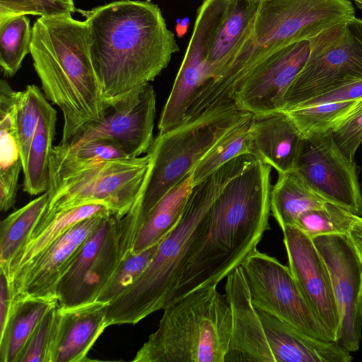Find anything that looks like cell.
Here are the masks:
<instances>
[{
	"mask_svg": "<svg viewBox=\"0 0 362 362\" xmlns=\"http://www.w3.org/2000/svg\"><path fill=\"white\" fill-rule=\"evenodd\" d=\"M78 11L86 17L90 59L109 105L153 81L180 50L151 0H119Z\"/></svg>",
	"mask_w": 362,
	"mask_h": 362,
	"instance_id": "6da1fadb",
	"label": "cell"
},
{
	"mask_svg": "<svg viewBox=\"0 0 362 362\" xmlns=\"http://www.w3.org/2000/svg\"><path fill=\"white\" fill-rule=\"evenodd\" d=\"M271 169L257 159L225 186L206 214L171 302L217 286L257 248L269 229Z\"/></svg>",
	"mask_w": 362,
	"mask_h": 362,
	"instance_id": "7a4b0ae2",
	"label": "cell"
},
{
	"mask_svg": "<svg viewBox=\"0 0 362 362\" xmlns=\"http://www.w3.org/2000/svg\"><path fill=\"white\" fill-rule=\"evenodd\" d=\"M30 53L42 91L62 112L59 144L66 146L110 109L90 59L86 21L70 13L40 16L32 28Z\"/></svg>",
	"mask_w": 362,
	"mask_h": 362,
	"instance_id": "3957f363",
	"label": "cell"
},
{
	"mask_svg": "<svg viewBox=\"0 0 362 362\" xmlns=\"http://www.w3.org/2000/svg\"><path fill=\"white\" fill-rule=\"evenodd\" d=\"M256 160L250 153L237 156L194 186L180 221L160 241L150 264L106 305L108 326L135 325L171 303L211 206L228 182Z\"/></svg>",
	"mask_w": 362,
	"mask_h": 362,
	"instance_id": "277c9868",
	"label": "cell"
},
{
	"mask_svg": "<svg viewBox=\"0 0 362 362\" xmlns=\"http://www.w3.org/2000/svg\"><path fill=\"white\" fill-rule=\"evenodd\" d=\"M354 17L350 0H259L252 21L220 74L202 86L199 101L207 107L233 101L243 79L264 59Z\"/></svg>",
	"mask_w": 362,
	"mask_h": 362,
	"instance_id": "5b68a950",
	"label": "cell"
},
{
	"mask_svg": "<svg viewBox=\"0 0 362 362\" xmlns=\"http://www.w3.org/2000/svg\"><path fill=\"white\" fill-rule=\"evenodd\" d=\"M250 114L230 101L158 133L148 151L151 163L140 195L121 218L123 255L131 253L139 232L158 202L194 170L225 134Z\"/></svg>",
	"mask_w": 362,
	"mask_h": 362,
	"instance_id": "8992f818",
	"label": "cell"
},
{
	"mask_svg": "<svg viewBox=\"0 0 362 362\" xmlns=\"http://www.w3.org/2000/svg\"><path fill=\"white\" fill-rule=\"evenodd\" d=\"M216 286L195 289L167 305L132 361L224 362L232 315Z\"/></svg>",
	"mask_w": 362,
	"mask_h": 362,
	"instance_id": "52a82bcc",
	"label": "cell"
},
{
	"mask_svg": "<svg viewBox=\"0 0 362 362\" xmlns=\"http://www.w3.org/2000/svg\"><path fill=\"white\" fill-rule=\"evenodd\" d=\"M151 163L149 152L136 158L83 161L69 155L60 144L54 146L49 202L31 236L56 214L87 204H103L123 218L139 197Z\"/></svg>",
	"mask_w": 362,
	"mask_h": 362,
	"instance_id": "ba28073f",
	"label": "cell"
},
{
	"mask_svg": "<svg viewBox=\"0 0 362 362\" xmlns=\"http://www.w3.org/2000/svg\"><path fill=\"white\" fill-rule=\"evenodd\" d=\"M309 41V57L286 94L284 110L362 79L361 19L355 16Z\"/></svg>",
	"mask_w": 362,
	"mask_h": 362,
	"instance_id": "9c48e42d",
	"label": "cell"
},
{
	"mask_svg": "<svg viewBox=\"0 0 362 362\" xmlns=\"http://www.w3.org/2000/svg\"><path fill=\"white\" fill-rule=\"evenodd\" d=\"M240 266L255 308L310 336L335 341L307 303L288 267L257 248Z\"/></svg>",
	"mask_w": 362,
	"mask_h": 362,
	"instance_id": "30bf717a",
	"label": "cell"
},
{
	"mask_svg": "<svg viewBox=\"0 0 362 362\" xmlns=\"http://www.w3.org/2000/svg\"><path fill=\"white\" fill-rule=\"evenodd\" d=\"M295 170L325 200L362 216L356 165L337 146L331 131L305 137Z\"/></svg>",
	"mask_w": 362,
	"mask_h": 362,
	"instance_id": "8fae6325",
	"label": "cell"
},
{
	"mask_svg": "<svg viewBox=\"0 0 362 362\" xmlns=\"http://www.w3.org/2000/svg\"><path fill=\"white\" fill-rule=\"evenodd\" d=\"M312 239L330 274L340 317L336 341L350 353L356 351L362 332V264L347 235Z\"/></svg>",
	"mask_w": 362,
	"mask_h": 362,
	"instance_id": "7c38bea8",
	"label": "cell"
},
{
	"mask_svg": "<svg viewBox=\"0 0 362 362\" xmlns=\"http://www.w3.org/2000/svg\"><path fill=\"white\" fill-rule=\"evenodd\" d=\"M156 103L151 84L133 89L112 100L102 121L88 125L66 146L102 139L114 142L129 158L147 153L154 140Z\"/></svg>",
	"mask_w": 362,
	"mask_h": 362,
	"instance_id": "4fadbf2b",
	"label": "cell"
},
{
	"mask_svg": "<svg viewBox=\"0 0 362 362\" xmlns=\"http://www.w3.org/2000/svg\"><path fill=\"white\" fill-rule=\"evenodd\" d=\"M310 52V41L302 40L277 50L258 63L234 94L237 107L253 116L284 110L286 94L305 64Z\"/></svg>",
	"mask_w": 362,
	"mask_h": 362,
	"instance_id": "5bb4252c",
	"label": "cell"
},
{
	"mask_svg": "<svg viewBox=\"0 0 362 362\" xmlns=\"http://www.w3.org/2000/svg\"><path fill=\"white\" fill-rule=\"evenodd\" d=\"M259 0H203L192 36L204 57L206 81L216 78L252 21Z\"/></svg>",
	"mask_w": 362,
	"mask_h": 362,
	"instance_id": "9a60e30c",
	"label": "cell"
},
{
	"mask_svg": "<svg viewBox=\"0 0 362 362\" xmlns=\"http://www.w3.org/2000/svg\"><path fill=\"white\" fill-rule=\"evenodd\" d=\"M107 215L95 216L77 223L18 270L8 280L12 300L56 298L59 281L73 264L85 242Z\"/></svg>",
	"mask_w": 362,
	"mask_h": 362,
	"instance_id": "2e32d148",
	"label": "cell"
},
{
	"mask_svg": "<svg viewBox=\"0 0 362 362\" xmlns=\"http://www.w3.org/2000/svg\"><path fill=\"white\" fill-rule=\"evenodd\" d=\"M288 267L307 303L336 341L340 317L327 267L313 239L294 226L282 228Z\"/></svg>",
	"mask_w": 362,
	"mask_h": 362,
	"instance_id": "e0dca14e",
	"label": "cell"
},
{
	"mask_svg": "<svg viewBox=\"0 0 362 362\" xmlns=\"http://www.w3.org/2000/svg\"><path fill=\"white\" fill-rule=\"evenodd\" d=\"M225 291L232 331L224 362H275L240 266L227 276Z\"/></svg>",
	"mask_w": 362,
	"mask_h": 362,
	"instance_id": "ac0fdd59",
	"label": "cell"
},
{
	"mask_svg": "<svg viewBox=\"0 0 362 362\" xmlns=\"http://www.w3.org/2000/svg\"><path fill=\"white\" fill-rule=\"evenodd\" d=\"M95 300L69 308H59L52 362H80L108 327L106 305Z\"/></svg>",
	"mask_w": 362,
	"mask_h": 362,
	"instance_id": "d6986e66",
	"label": "cell"
},
{
	"mask_svg": "<svg viewBox=\"0 0 362 362\" xmlns=\"http://www.w3.org/2000/svg\"><path fill=\"white\" fill-rule=\"evenodd\" d=\"M304 140L284 110L253 116L251 153L279 174L295 170Z\"/></svg>",
	"mask_w": 362,
	"mask_h": 362,
	"instance_id": "ffe728a7",
	"label": "cell"
},
{
	"mask_svg": "<svg viewBox=\"0 0 362 362\" xmlns=\"http://www.w3.org/2000/svg\"><path fill=\"white\" fill-rule=\"evenodd\" d=\"M257 310L275 362H350L351 353L337 341L310 336L288 323Z\"/></svg>",
	"mask_w": 362,
	"mask_h": 362,
	"instance_id": "44dd1931",
	"label": "cell"
},
{
	"mask_svg": "<svg viewBox=\"0 0 362 362\" xmlns=\"http://www.w3.org/2000/svg\"><path fill=\"white\" fill-rule=\"evenodd\" d=\"M18 92L6 80L0 81V209L16 203L23 163L16 127Z\"/></svg>",
	"mask_w": 362,
	"mask_h": 362,
	"instance_id": "7402d4cb",
	"label": "cell"
},
{
	"mask_svg": "<svg viewBox=\"0 0 362 362\" xmlns=\"http://www.w3.org/2000/svg\"><path fill=\"white\" fill-rule=\"evenodd\" d=\"M206 81V66L197 41L190 37L170 95L160 114V133L170 131L186 120L187 112Z\"/></svg>",
	"mask_w": 362,
	"mask_h": 362,
	"instance_id": "603a6c76",
	"label": "cell"
},
{
	"mask_svg": "<svg viewBox=\"0 0 362 362\" xmlns=\"http://www.w3.org/2000/svg\"><path fill=\"white\" fill-rule=\"evenodd\" d=\"M39 118L31 141L24 175L23 190L30 195L45 192L49 187V158L56 134L57 111L43 92L38 95Z\"/></svg>",
	"mask_w": 362,
	"mask_h": 362,
	"instance_id": "cb8c5ba5",
	"label": "cell"
},
{
	"mask_svg": "<svg viewBox=\"0 0 362 362\" xmlns=\"http://www.w3.org/2000/svg\"><path fill=\"white\" fill-rule=\"evenodd\" d=\"M110 214L108 208L100 203L87 204L56 214L28 239L7 268L0 270L5 273L9 280L18 270L45 251L77 223L95 216Z\"/></svg>",
	"mask_w": 362,
	"mask_h": 362,
	"instance_id": "d4e9b609",
	"label": "cell"
},
{
	"mask_svg": "<svg viewBox=\"0 0 362 362\" xmlns=\"http://www.w3.org/2000/svg\"><path fill=\"white\" fill-rule=\"evenodd\" d=\"M193 170L168 191L153 209L136 238L130 255L159 243L177 225L194 186Z\"/></svg>",
	"mask_w": 362,
	"mask_h": 362,
	"instance_id": "484cf974",
	"label": "cell"
},
{
	"mask_svg": "<svg viewBox=\"0 0 362 362\" xmlns=\"http://www.w3.org/2000/svg\"><path fill=\"white\" fill-rule=\"evenodd\" d=\"M57 303L56 298H23L13 300L8 323L0 334L1 362H18L39 322Z\"/></svg>",
	"mask_w": 362,
	"mask_h": 362,
	"instance_id": "4316f807",
	"label": "cell"
},
{
	"mask_svg": "<svg viewBox=\"0 0 362 362\" xmlns=\"http://www.w3.org/2000/svg\"><path fill=\"white\" fill-rule=\"evenodd\" d=\"M326 202L305 184L295 170L279 174L271 190V212L281 229L286 226H294L304 212L320 208Z\"/></svg>",
	"mask_w": 362,
	"mask_h": 362,
	"instance_id": "83f0119b",
	"label": "cell"
},
{
	"mask_svg": "<svg viewBox=\"0 0 362 362\" xmlns=\"http://www.w3.org/2000/svg\"><path fill=\"white\" fill-rule=\"evenodd\" d=\"M49 202L48 192L40 194L8 215L0 226V269L5 270L30 238Z\"/></svg>",
	"mask_w": 362,
	"mask_h": 362,
	"instance_id": "f1b7e54d",
	"label": "cell"
},
{
	"mask_svg": "<svg viewBox=\"0 0 362 362\" xmlns=\"http://www.w3.org/2000/svg\"><path fill=\"white\" fill-rule=\"evenodd\" d=\"M120 221L121 218H119L110 230L90 269L83 279L69 307L96 300L103 287L117 270L121 259Z\"/></svg>",
	"mask_w": 362,
	"mask_h": 362,
	"instance_id": "f546056e",
	"label": "cell"
},
{
	"mask_svg": "<svg viewBox=\"0 0 362 362\" xmlns=\"http://www.w3.org/2000/svg\"><path fill=\"white\" fill-rule=\"evenodd\" d=\"M119 218L115 214L104 217L83 245L71 267L59 281L56 298L60 308H67L100 251L110 230Z\"/></svg>",
	"mask_w": 362,
	"mask_h": 362,
	"instance_id": "4dcf8cb0",
	"label": "cell"
},
{
	"mask_svg": "<svg viewBox=\"0 0 362 362\" xmlns=\"http://www.w3.org/2000/svg\"><path fill=\"white\" fill-rule=\"evenodd\" d=\"M252 120L253 115L250 114L225 134L206 153L193 170L194 185L235 157L252 154Z\"/></svg>",
	"mask_w": 362,
	"mask_h": 362,
	"instance_id": "1f68e13d",
	"label": "cell"
},
{
	"mask_svg": "<svg viewBox=\"0 0 362 362\" xmlns=\"http://www.w3.org/2000/svg\"><path fill=\"white\" fill-rule=\"evenodd\" d=\"M30 19L18 16L0 20V66L4 75L13 76L30 52Z\"/></svg>",
	"mask_w": 362,
	"mask_h": 362,
	"instance_id": "d6a6232c",
	"label": "cell"
},
{
	"mask_svg": "<svg viewBox=\"0 0 362 362\" xmlns=\"http://www.w3.org/2000/svg\"><path fill=\"white\" fill-rule=\"evenodd\" d=\"M358 100L294 107L284 111L295 122L303 136L306 137L313 134L331 131Z\"/></svg>",
	"mask_w": 362,
	"mask_h": 362,
	"instance_id": "836d02e7",
	"label": "cell"
},
{
	"mask_svg": "<svg viewBox=\"0 0 362 362\" xmlns=\"http://www.w3.org/2000/svg\"><path fill=\"white\" fill-rule=\"evenodd\" d=\"M357 216L337 204L327 202L320 208L304 212L294 226L311 238L327 234L348 235Z\"/></svg>",
	"mask_w": 362,
	"mask_h": 362,
	"instance_id": "e575fe53",
	"label": "cell"
},
{
	"mask_svg": "<svg viewBox=\"0 0 362 362\" xmlns=\"http://www.w3.org/2000/svg\"><path fill=\"white\" fill-rule=\"evenodd\" d=\"M159 243L141 252L133 253L121 260L117 270L103 287L96 300L110 303L127 290L150 264Z\"/></svg>",
	"mask_w": 362,
	"mask_h": 362,
	"instance_id": "d590c367",
	"label": "cell"
},
{
	"mask_svg": "<svg viewBox=\"0 0 362 362\" xmlns=\"http://www.w3.org/2000/svg\"><path fill=\"white\" fill-rule=\"evenodd\" d=\"M59 308L57 303L44 315L25 344L18 362H52Z\"/></svg>",
	"mask_w": 362,
	"mask_h": 362,
	"instance_id": "8d00e7d4",
	"label": "cell"
},
{
	"mask_svg": "<svg viewBox=\"0 0 362 362\" xmlns=\"http://www.w3.org/2000/svg\"><path fill=\"white\" fill-rule=\"evenodd\" d=\"M40 91L37 86L32 84L18 92L16 119L23 171L27 166L31 141L38 122Z\"/></svg>",
	"mask_w": 362,
	"mask_h": 362,
	"instance_id": "74e56055",
	"label": "cell"
},
{
	"mask_svg": "<svg viewBox=\"0 0 362 362\" xmlns=\"http://www.w3.org/2000/svg\"><path fill=\"white\" fill-rule=\"evenodd\" d=\"M76 10L74 0H0V20L28 14L72 13Z\"/></svg>",
	"mask_w": 362,
	"mask_h": 362,
	"instance_id": "f35d334b",
	"label": "cell"
},
{
	"mask_svg": "<svg viewBox=\"0 0 362 362\" xmlns=\"http://www.w3.org/2000/svg\"><path fill=\"white\" fill-rule=\"evenodd\" d=\"M331 133L341 153L354 161L356 151L362 142V98L337 123Z\"/></svg>",
	"mask_w": 362,
	"mask_h": 362,
	"instance_id": "ab89813d",
	"label": "cell"
},
{
	"mask_svg": "<svg viewBox=\"0 0 362 362\" xmlns=\"http://www.w3.org/2000/svg\"><path fill=\"white\" fill-rule=\"evenodd\" d=\"M61 146L69 155L83 161L129 158L117 144L107 139H95L71 146Z\"/></svg>",
	"mask_w": 362,
	"mask_h": 362,
	"instance_id": "60d3db41",
	"label": "cell"
},
{
	"mask_svg": "<svg viewBox=\"0 0 362 362\" xmlns=\"http://www.w3.org/2000/svg\"><path fill=\"white\" fill-rule=\"evenodd\" d=\"M360 98H362V79L330 90L298 104L293 107L308 106L325 103L354 100Z\"/></svg>",
	"mask_w": 362,
	"mask_h": 362,
	"instance_id": "b9f144b4",
	"label": "cell"
},
{
	"mask_svg": "<svg viewBox=\"0 0 362 362\" xmlns=\"http://www.w3.org/2000/svg\"><path fill=\"white\" fill-rule=\"evenodd\" d=\"M0 334L2 333L8 323L13 300L8 279L5 273L0 270Z\"/></svg>",
	"mask_w": 362,
	"mask_h": 362,
	"instance_id": "7bdbcfd3",
	"label": "cell"
},
{
	"mask_svg": "<svg viewBox=\"0 0 362 362\" xmlns=\"http://www.w3.org/2000/svg\"><path fill=\"white\" fill-rule=\"evenodd\" d=\"M349 238L362 264V217L357 216L348 234Z\"/></svg>",
	"mask_w": 362,
	"mask_h": 362,
	"instance_id": "ee69618b",
	"label": "cell"
},
{
	"mask_svg": "<svg viewBox=\"0 0 362 362\" xmlns=\"http://www.w3.org/2000/svg\"><path fill=\"white\" fill-rule=\"evenodd\" d=\"M189 22L190 21L188 17H185L182 19H176L175 31L179 37H182L186 34L189 28Z\"/></svg>",
	"mask_w": 362,
	"mask_h": 362,
	"instance_id": "f6af8a7d",
	"label": "cell"
},
{
	"mask_svg": "<svg viewBox=\"0 0 362 362\" xmlns=\"http://www.w3.org/2000/svg\"><path fill=\"white\" fill-rule=\"evenodd\" d=\"M356 2L358 6L362 7V0H350Z\"/></svg>",
	"mask_w": 362,
	"mask_h": 362,
	"instance_id": "bcb514c9",
	"label": "cell"
}]
</instances>
